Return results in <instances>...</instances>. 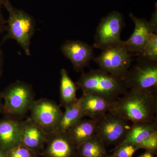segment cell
Returning a JSON list of instances; mask_svg holds the SVG:
<instances>
[{
	"instance_id": "1",
	"label": "cell",
	"mask_w": 157,
	"mask_h": 157,
	"mask_svg": "<svg viewBox=\"0 0 157 157\" xmlns=\"http://www.w3.org/2000/svg\"><path fill=\"white\" fill-rule=\"evenodd\" d=\"M157 93L129 89L113 102L108 113H114L132 124L157 120Z\"/></svg>"
},
{
	"instance_id": "2",
	"label": "cell",
	"mask_w": 157,
	"mask_h": 157,
	"mask_svg": "<svg viewBox=\"0 0 157 157\" xmlns=\"http://www.w3.org/2000/svg\"><path fill=\"white\" fill-rule=\"evenodd\" d=\"M76 83L82 93L113 101L128 90L122 79L100 69L82 73Z\"/></svg>"
},
{
	"instance_id": "3",
	"label": "cell",
	"mask_w": 157,
	"mask_h": 157,
	"mask_svg": "<svg viewBox=\"0 0 157 157\" xmlns=\"http://www.w3.org/2000/svg\"><path fill=\"white\" fill-rule=\"evenodd\" d=\"M4 6L9 13L6 21V36L2 42L13 39L19 44L27 56H31V39L36 31L33 17L24 11L12 6L10 0H6Z\"/></svg>"
},
{
	"instance_id": "4",
	"label": "cell",
	"mask_w": 157,
	"mask_h": 157,
	"mask_svg": "<svg viewBox=\"0 0 157 157\" xmlns=\"http://www.w3.org/2000/svg\"><path fill=\"white\" fill-rule=\"evenodd\" d=\"M2 114L5 117L19 119L29 111L35 101V94L31 84L17 80L2 92Z\"/></svg>"
},
{
	"instance_id": "5",
	"label": "cell",
	"mask_w": 157,
	"mask_h": 157,
	"mask_svg": "<svg viewBox=\"0 0 157 157\" xmlns=\"http://www.w3.org/2000/svg\"><path fill=\"white\" fill-rule=\"evenodd\" d=\"M122 80L128 90L157 93V62L150 61L140 56Z\"/></svg>"
},
{
	"instance_id": "6",
	"label": "cell",
	"mask_w": 157,
	"mask_h": 157,
	"mask_svg": "<svg viewBox=\"0 0 157 157\" xmlns=\"http://www.w3.org/2000/svg\"><path fill=\"white\" fill-rule=\"evenodd\" d=\"M125 26L123 14L120 12L114 11L107 14L96 29L94 48L104 50L121 44V33Z\"/></svg>"
},
{
	"instance_id": "7",
	"label": "cell",
	"mask_w": 157,
	"mask_h": 157,
	"mask_svg": "<svg viewBox=\"0 0 157 157\" xmlns=\"http://www.w3.org/2000/svg\"><path fill=\"white\" fill-rule=\"evenodd\" d=\"M123 42L120 45L102 50L93 59L100 69L122 79L133 61L132 54L127 50Z\"/></svg>"
},
{
	"instance_id": "8",
	"label": "cell",
	"mask_w": 157,
	"mask_h": 157,
	"mask_svg": "<svg viewBox=\"0 0 157 157\" xmlns=\"http://www.w3.org/2000/svg\"><path fill=\"white\" fill-rule=\"evenodd\" d=\"M29 112L31 120L48 135L56 132L63 112L55 101L45 98L35 100Z\"/></svg>"
},
{
	"instance_id": "9",
	"label": "cell",
	"mask_w": 157,
	"mask_h": 157,
	"mask_svg": "<svg viewBox=\"0 0 157 157\" xmlns=\"http://www.w3.org/2000/svg\"><path fill=\"white\" fill-rule=\"evenodd\" d=\"M128 122L116 114L107 113L98 120L97 135L106 145L116 146L131 127Z\"/></svg>"
},
{
	"instance_id": "10",
	"label": "cell",
	"mask_w": 157,
	"mask_h": 157,
	"mask_svg": "<svg viewBox=\"0 0 157 157\" xmlns=\"http://www.w3.org/2000/svg\"><path fill=\"white\" fill-rule=\"evenodd\" d=\"M129 16L135 24L133 33L128 40L123 41L124 46L131 54L140 56L152 33L157 34V25L144 18H139L130 13Z\"/></svg>"
},
{
	"instance_id": "11",
	"label": "cell",
	"mask_w": 157,
	"mask_h": 157,
	"mask_svg": "<svg viewBox=\"0 0 157 157\" xmlns=\"http://www.w3.org/2000/svg\"><path fill=\"white\" fill-rule=\"evenodd\" d=\"M60 50L71 61L76 72H82L95 57L94 47L80 40H67L62 44Z\"/></svg>"
},
{
	"instance_id": "12",
	"label": "cell",
	"mask_w": 157,
	"mask_h": 157,
	"mask_svg": "<svg viewBox=\"0 0 157 157\" xmlns=\"http://www.w3.org/2000/svg\"><path fill=\"white\" fill-rule=\"evenodd\" d=\"M40 155L44 157H77V147L67 133L56 132L48 135Z\"/></svg>"
},
{
	"instance_id": "13",
	"label": "cell",
	"mask_w": 157,
	"mask_h": 157,
	"mask_svg": "<svg viewBox=\"0 0 157 157\" xmlns=\"http://www.w3.org/2000/svg\"><path fill=\"white\" fill-rule=\"evenodd\" d=\"M23 125L19 119L0 118V147L7 151L21 144Z\"/></svg>"
},
{
	"instance_id": "14",
	"label": "cell",
	"mask_w": 157,
	"mask_h": 157,
	"mask_svg": "<svg viewBox=\"0 0 157 157\" xmlns=\"http://www.w3.org/2000/svg\"><path fill=\"white\" fill-rule=\"evenodd\" d=\"M48 135L34 123L29 117L23 121L21 144L40 154L45 147Z\"/></svg>"
},
{
	"instance_id": "15",
	"label": "cell",
	"mask_w": 157,
	"mask_h": 157,
	"mask_svg": "<svg viewBox=\"0 0 157 157\" xmlns=\"http://www.w3.org/2000/svg\"><path fill=\"white\" fill-rule=\"evenodd\" d=\"M78 101L85 117L98 120L109 112L114 101L83 93Z\"/></svg>"
},
{
	"instance_id": "16",
	"label": "cell",
	"mask_w": 157,
	"mask_h": 157,
	"mask_svg": "<svg viewBox=\"0 0 157 157\" xmlns=\"http://www.w3.org/2000/svg\"><path fill=\"white\" fill-rule=\"evenodd\" d=\"M98 123V120L82 119L67 133L77 147L97 135Z\"/></svg>"
},
{
	"instance_id": "17",
	"label": "cell",
	"mask_w": 157,
	"mask_h": 157,
	"mask_svg": "<svg viewBox=\"0 0 157 157\" xmlns=\"http://www.w3.org/2000/svg\"><path fill=\"white\" fill-rule=\"evenodd\" d=\"M156 131L157 120L150 123L132 124L124 139L116 147L124 144L138 145Z\"/></svg>"
},
{
	"instance_id": "18",
	"label": "cell",
	"mask_w": 157,
	"mask_h": 157,
	"mask_svg": "<svg viewBox=\"0 0 157 157\" xmlns=\"http://www.w3.org/2000/svg\"><path fill=\"white\" fill-rule=\"evenodd\" d=\"M60 102L64 108L69 107L76 102V92L78 89L77 85L70 78L66 69L60 70Z\"/></svg>"
},
{
	"instance_id": "19",
	"label": "cell",
	"mask_w": 157,
	"mask_h": 157,
	"mask_svg": "<svg viewBox=\"0 0 157 157\" xmlns=\"http://www.w3.org/2000/svg\"><path fill=\"white\" fill-rule=\"evenodd\" d=\"M106 146L96 135L77 147V157H109Z\"/></svg>"
},
{
	"instance_id": "20",
	"label": "cell",
	"mask_w": 157,
	"mask_h": 157,
	"mask_svg": "<svg viewBox=\"0 0 157 157\" xmlns=\"http://www.w3.org/2000/svg\"><path fill=\"white\" fill-rule=\"evenodd\" d=\"M56 132L66 133L85 117L78 98L74 104L65 108Z\"/></svg>"
},
{
	"instance_id": "21",
	"label": "cell",
	"mask_w": 157,
	"mask_h": 157,
	"mask_svg": "<svg viewBox=\"0 0 157 157\" xmlns=\"http://www.w3.org/2000/svg\"><path fill=\"white\" fill-rule=\"evenodd\" d=\"M141 56L152 62H157V35L152 33L144 49Z\"/></svg>"
},
{
	"instance_id": "22",
	"label": "cell",
	"mask_w": 157,
	"mask_h": 157,
	"mask_svg": "<svg viewBox=\"0 0 157 157\" xmlns=\"http://www.w3.org/2000/svg\"><path fill=\"white\" fill-rule=\"evenodd\" d=\"M8 157H39V155L20 144L6 151Z\"/></svg>"
},
{
	"instance_id": "23",
	"label": "cell",
	"mask_w": 157,
	"mask_h": 157,
	"mask_svg": "<svg viewBox=\"0 0 157 157\" xmlns=\"http://www.w3.org/2000/svg\"><path fill=\"white\" fill-rule=\"evenodd\" d=\"M137 145L124 144L116 147L113 149V153L109 157H132L138 150Z\"/></svg>"
},
{
	"instance_id": "24",
	"label": "cell",
	"mask_w": 157,
	"mask_h": 157,
	"mask_svg": "<svg viewBox=\"0 0 157 157\" xmlns=\"http://www.w3.org/2000/svg\"><path fill=\"white\" fill-rule=\"evenodd\" d=\"M137 146L139 149H144L156 152L157 149V131L149 135Z\"/></svg>"
},
{
	"instance_id": "25",
	"label": "cell",
	"mask_w": 157,
	"mask_h": 157,
	"mask_svg": "<svg viewBox=\"0 0 157 157\" xmlns=\"http://www.w3.org/2000/svg\"><path fill=\"white\" fill-rule=\"evenodd\" d=\"M6 0H0V36L6 31V21L3 16L2 8L4 6ZM4 55L2 48L0 47V77L2 76L4 70Z\"/></svg>"
},
{
	"instance_id": "26",
	"label": "cell",
	"mask_w": 157,
	"mask_h": 157,
	"mask_svg": "<svg viewBox=\"0 0 157 157\" xmlns=\"http://www.w3.org/2000/svg\"><path fill=\"white\" fill-rule=\"evenodd\" d=\"M155 152L146 151L144 153L138 157H155Z\"/></svg>"
},
{
	"instance_id": "27",
	"label": "cell",
	"mask_w": 157,
	"mask_h": 157,
	"mask_svg": "<svg viewBox=\"0 0 157 157\" xmlns=\"http://www.w3.org/2000/svg\"><path fill=\"white\" fill-rule=\"evenodd\" d=\"M3 99L2 98V91L0 90V115L2 114V107Z\"/></svg>"
},
{
	"instance_id": "28",
	"label": "cell",
	"mask_w": 157,
	"mask_h": 157,
	"mask_svg": "<svg viewBox=\"0 0 157 157\" xmlns=\"http://www.w3.org/2000/svg\"><path fill=\"white\" fill-rule=\"evenodd\" d=\"M0 157H8L6 151L1 147H0Z\"/></svg>"
}]
</instances>
